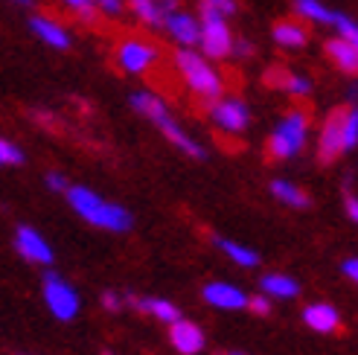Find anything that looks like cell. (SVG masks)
Returning a JSON list of instances; mask_svg holds the SVG:
<instances>
[{
	"label": "cell",
	"instance_id": "cell-1",
	"mask_svg": "<svg viewBox=\"0 0 358 355\" xmlns=\"http://www.w3.org/2000/svg\"><path fill=\"white\" fill-rule=\"evenodd\" d=\"M67 201L85 222H91L94 227L114 230V233H125V230L134 224L129 210L120 207V204L105 201L102 195H96L94 189H87V187H67Z\"/></svg>",
	"mask_w": 358,
	"mask_h": 355
},
{
	"label": "cell",
	"instance_id": "cell-2",
	"mask_svg": "<svg viewBox=\"0 0 358 355\" xmlns=\"http://www.w3.org/2000/svg\"><path fill=\"white\" fill-rule=\"evenodd\" d=\"M131 108L137 114H143L149 122H155V126L164 131V137L169 140V143H175L184 154L199 157V161L204 157V149L199 146V140H192L181 126H178V119L172 117V111L166 108V102L160 96H155L149 91H137V94H131Z\"/></svg>",
	"mask_w": 358,
	"mask_h": 355
},
{
	"label": "cell",
	"instance_id": "cell-3",
	"mask_svg": "<svg viewBox=\"0 0 358 355\" xmlns=\"http://www.w3.org/2000/svg\"><path fill=\"white\" fill-rule=\"evenodd\" d=\"M175 67H178V73H181V79L187 82V87L195 94V96H201V99H213L216 102L224 91V79L216 67H213L210 59H204L199 50H178L175 52Z\"/></svg>",
	"mask_w": 358,
	"mask_h": 355
},
{
	"label": "cell",
	"instance_id": "cell-4",
	"mask_svg": "<svg viewBox=\"0 0 358 355\" xmlns=\"http://www.w3.org/2000/svg\"><path fill=\"white\" fill-rule=\"evenodd\" d=\"M306 137H309V119L303 111H289L280 122L277 129L268 137V149H271L274 157L280 161H289V157L300 154V149L306 146Z\"/></svg>",
	"mask_w": 358,
	"mask_h": 355
},
{
	"label": "cell",
	"instance_id": "cell-5",
	"mask_svg": "<svg viewBox=\"0 0 358 355\" xmlns=\"http://www.w3.org/2000/svg\"><path fill=\"white\" fill-rule=\"evenodd\" d=\"M44 303L50 306V312L59 317V321H73L79 314V294L70 282L59 274L47 271L44 274Z\"/></svg>",
	"mask_w": 358,
	"mask_h": 355
},
{
	"label": "cell",
	"instance_id": "cell-6",
	"mask_svg": "<svg viewBox=\"0 0 358 355\" xmlns=\"http://www.w3.org/2000/svg\"><path fill=\"white\" fill-rule=\"evenodd\" d=\"M199 47L204 59H227L234 47V32L222 17H199Z\"/></svg>",
	"mask_w": 358,
	"mask_h": 355
},
{
	"label": "cell",
	"instance_id": "cell-7",
	"mask_svg": "<svg viewBox=\"0 0 358 355\" xmlns=\"http://www.w3.org/2000/svg\"><path fill=\"white\" fill-rule=\"evenodd\" d=\"M210 119L227 134H242L250 126V108L239 96H219L210 105Z\"/></svg>",
	"mask_w": 358,
	"mask_h": 355
},
{
	"label": "cell",
	"instance_id": "cell-8",
	"mask_svg": "<svg viewBox=\"0 0 358 355\" xmlns=\"http://www.w3.org/2000/svg\"><path fill=\"white\" fill-rule=\"evenodd\" d=\"M155 61H157V47L143 41V38H129L117 50V64L125 70V73L140 76V73H146Z\"/></svg>",
	"mask_w": 358,
	"mask_h": 355
},
{
	"label": "cell",
	"instance_id": "cell-9",
	"mask_svg": "<svg viewBox=\"0 0 358 355\" xmlns=\"http://www.w3.org/2000/svg\"><path fill=\"white\" fill-rule=\"evenodd\" d=\"M344 114L347 111H335L329 114V119L324 122V129H320V137H317V157L324 164H332L338 161L347 146H344Z\"/></svg>",
	"mask_w": 358,
	"mask_h": 355
},
{
	"label": "cell",
	"instance_id": "cell-10",
	"mask_svg": "<svg viewBox=\"0 0 358 355\" xmlns=\"http://www.w3.org/2000/svg\"><path fill=\"white\" fill-rule=\"evenodd\" d=\"M164 27L169 32V38L178 41L184 50H192L195 44H199V17L189 15V12H181V9H175L164 17Z\"/></svg>",
	"mask_w": 358,
	"mask_h": 355
},
{
	"label": "cell",
	"instance_id": "cell-11",
	"mask_svg": "<svg viewBox=\"0 0 358 355\" xmlns=\"http://www.w3.org/2000/svg\"><path fill=\"white\" fill-rule=\"evenodd\" d=\"M15 245H17V254H21L27 262H35V265L52 262V247L47 245V239L35 227H17Z\"/></svg>",
	"mask_w": 358,
	"mask_h": 355
},
{
	"label": "cell",
	"instance_id": "cell-12",
	"mask_svg": "<svg viewBox=\"0 0 358 355\" xmlns=\"http://www.w3.org/2000/svg\"><path fill=\"white\" fill-rule=\"evenodd\" d=\"M169 341L172 347L181 352V355H199L204 349V332L201 326H195L192 321H184V317H178L175 324H169Z\"/></svg>",
	"mask_w": 358,
	"mask_h": 355
},
{
	"label": "cell",
	"instance_id": "cell-13",
	"mask_svg": "<svg viewBox=\"0 0 358 355\" xmlns=\"http://www.w3.org/2000/svg\"><path fill=\"white\" fill-rule=\"evenodd\" d=\"M204 300L210 306L224 309V312H239L248 306V294L239 286H230V282H207Z\"/></svg>",
	"mask_w": 358,
	"mask_h": 355
},
{
	"label": "cell",
	"instance_id": "cell-14",
	"mask_svg": "<svg viewBox=\"0 0 358 355\" xmlns=\"http://www.w3.org/2000/svg\"><path fill=\"white\" fill-rule=\"evenodd\" d=\"M134 17L146 27H160L169 12L178 9V0H125Z\"/></svg>",
	"mask_w": 358,
	"mask_h": 355
},
{
	"label": "cell",
	"instance_id": "cell-15",
	"mask_svg": "<svg viewBox=\"0 0 358 355\" xmlns=\"http://www.w3.org/2000/svg\"><path fill=\"white\" fill-rule=\"evenodd\" d=\"M29 29L38 35L47 47H52V50H67L70 47V32L59 21L47 17V15H32L29 17Z\"/></svg>",
	"mask_w": 358,
	"mask_h": 355
},
{
	"label": "cell",
	"instance_id": "cell-16",
	"mask_svg": "<svg viewBox=\"0 0 358 355\" xmlns=\"http://www.w3.org/2000/svg\"><path fill=\"white\" fill-rule=\"evenodd\" d=\"M303 324L320 335H329L341 326V314H338V309L329 303H312V306L303 309Z\"/></svg>",
	"mask_w": 358,
	"mask_h": 355
},
{
	"label": "cell",
	"instance_id": "cell-17",
	"mask_svg": "<svg viewBox=\"0 0 358 355\" xmlns=\"http://www.w3.org/2000/svg\"><path fill=\"white\" fill-rule=\"evenodd\" d=\"M327 56L335 61V67H341L344 73H355L358 70V44L344 41V38H329L327 41Z\"/></svg>",
	"mask_w": 358,
	"mask_h": 355
},
{
	"label": "cell",
	"instance_id": "cell-18",
	"mask_svg": "<svg viewBox=\"0 0 358 355\" xmlns=\"http://www.w3.org/2000/svg\"><path fill=\"white\" fill-rule=\"evenodd\" d=\"M129 303L134 309H140V312L157 317V321H164V324H175L178 317H181V312H178L175 303H169V300H160V297H129Z\"/></svg>",
	"mask_w": 358,
	"mask_h": 355
},
{
	"label": "cell",
	"instance_id": "cell-19",
	"mask_svg": "<svg viewBox=\"0 0 358 355\" xmlns=\"http://www.w3.org/2000/svg\"><path fill=\"white\" fill-rule=\"evenodd\" d=\"M271 35H274V41L280 47H285V50H300V47H306V41H309V29L303 27L300 21H280L271 29Z\"/></svg>",
	"mask_w": 358,
	"mask_h": 355
},
{
	"label": "cell",
	"instance_id": "cell-20",
	"mask_svg": "<svg viewBox=\"0 0 358 355\" xmlns=\"http://www.w3.org/2000/svg\"><path fill=\"white\" fill-rule=\"evenodd\" d=\"M259 286H262L265 294L280 297V300H292V297H297V291H300L297 280L289 277V274H265Z\"/></svg>",
	"mask_w": 358,
	"mask_h": 355
},
{
	"label": "cell",
	"instance_id": "cell-21",
	"mask_svg": "<svg viewBox=\"0 0 358 355\" xmlns=\"http://www.w3.org/2000/svg\"><path fill=\"white\" fill-rule=\"evenodd\" d=\"M294 9L303 21H312V24H332L335 21V9L320 3V0H294Z\"/></svg>",
	"mask_w": 358,
	"mask_h": 355
},
{
	"label": "cell",
	"instance_id": "cell-22",
	"mask_svg": "<svg viewBox=\"0 0 358 355\" xmlns=\"http://www.w3.org/2000/svg\"><path fill=\"white\" fill-rule=\"evenodd\" d=\"M271 192L277 195L282 204H289V207H300V210H303V207H309V204H312L306 192H303L300 187H294L292 181H282V178L271 184Z\"/></svg>",
	"mask_w": 358,
	"mask_h": 355
},
{
	"label": "cell",
	"instance_id": "cell-23",
	"mask_svg": "<svg viewBox=\"0 0 358 355\" xmlns=\"http://www.w3.org/2000/svg\"><path fill=\"white\" fill-rule=\"evenodd\" d=\"M216 245L222 247V251L234 259L236 265H242V268H254V265L259 262V254L257 251H250V247L239 245V242H230V239H216Z\"/></svg>",
	"mask_w": 358,
	"mask_h": 355
},
{
	"label": "cell",
	"instance_id": "cell-24",
	"mask_svg": "<svg viewBox=\"0 0 358 355\" xmlns=\"http://www.w3.org/2000/svg\"><path fill=\"white\" fill-rule=\"evenodd\" d=\"M201 17H222V21H227V17H234L239 12V3L236 0H201Z\"/></svg>",
	"mask_w": 358,
	"mask_h": 355
},
{
	"label": "cell",
	"instance_id": "cell-25",
	"mask_svg": "<svg viewBox=\"0 0 358 355\" xmlns=\"http://www.w3.org/2000/svg\"><path fill=\"white\" fill-rule=\"evenodd\" d=\"M277 82L282 85V91H285V94H292V96H309V94H312V82H309V76H300V73H280Z\"/></svg>",
	"mask_w": 358,
	"mask_h": 355
},
{
	"label": "cell",
	"instance_id": "cell-26",
	"mask_svg": "<svg viewBox=\"0 0 358 355\" xmlns=\"http://www.w3.org/2000/svg\"><path fill=\"white\" fill-rule=\"evenodd\" d=\"M332 27L338 29V38H344V41L358 44V24L352 21L350 15H344V12H335V21H332Z\"/></svg>",
	"mask_w": 358,
	"mask_h": 355
},
{
	"label": "cell",
	"instance_id": "cell-27",
	"mask_svg": "<svg viewBox=\"0 0 358 355\" xmlns=\"http://www.w3.org/2000/svg\"><path fill=\"white\" fill-rule=\"evenodd\" d=\"M21 164H24V152L12 140L0 137V166H21Z\"/></svg>",
	"mask_w": 358,
	"mask_h": 355
},
{
	"label": "cell",
	"instance_id": "cell-28",
	"mask_svg": "<svg viewBox=\"0 0 358 355\" xmlns=\"http://www.w3.org/2000/svg\"><path fill=\"white\" fill-rule=\"evenodd\" d=\"M355 143H358V111L350 108L344 114V146H347V152H352Z\"/></svg>",
	"mask_w": 358,
	"mask_h": 355
},
{
	"label": "cell",
	"instance_id": "cell-29",
	"mask_svg": "<svg viewBox=\"0 0 358 355\" xmlns=\"http://www.w3.org/2000/svg\"><path fill=\"white\" fill-rule=\"evenodd\" d=\"M62 3H64L70 12H76L85 24H91L94 17H96V9H94L91 0H62Z\"/></svg>",
	"mask_w": 358,
	"mask_h": 355
},
{
	"label": "cell",
	"instance_id": "cell-30",
	"mask_svg": "<svg viewBox=\"0 0 358 355\" xmlns=\"http://www.w3.org/2000/svg\"><path fill=\"white\" fill-rule=\"evenodd\" d=\"M94 3V9H99L102 15H120L122 9H125V0H91Z\"/></svg>",
	"mask_w": 358,
	"mask_h": 355
},
{
	"label": "cell",
	"instance_id": "cell-31",
	"mask_svg": "<svg viewBox=\"0 0 358 355\" xmlns=\"http://www.w3.org/2000/svg\"><path fill=\"white\" fill-rule=\"evenodd\" d=\"M248 306L254 309L257 314H268L271 312V303H268V297L265 294H257V297H248Z\"/></svg>",
	"mask_w": 358,
	"mask_h": 355
},
{
	"label": "cell",
	"instance_id": "cell-32",
	"mask_svg": "<svg viewBox=\"0 0 358 355\" xmlns=\"http://www.w3.org/2000/svg\"><path fill=\"white\" fill-rule=\"evenodd\" d=\"M47 187L56 189V192H67L70 184H67V178H64L62 172H50V175H47Z\"/></svg>",
	"mask_w": 358,
	"mask_h": 355
},
{
	"label": "cell",
	"instance_id": "cell-33",
	"mask_svg": "<svg viewBox=\"0 0 358 355\" xmlns=\"http://www.w3.org/2000/svg\"><path fill=\"white\" fill-rule=\"evenodd\" d=\"M102 306L108 309V312H117V309L122 306V297H120L117 291H105V294H102Z\"/></svg>",
	"mask_w": 358,
	"mask_h": 355
},
{
	"label": "cell",
	"instance_id": "cell-34",
	"mask_svg": "<svg viewBox=\"0 0 358 355\" xmlns=\"http://www.w3.org/2000/svg\"><path fill=\"white\" fill-rule=\"evenodd\" d=\"M230 52H234V56H239V59H248L250 52H254V47H250L245 38H239V41H234V47H230Z\"/></svg>",
	"mask_w": 358,
	"mask_h": 355
},
{
	"label": "cell",
	"instance_id": "cell-35",
	"mask_svg": "<svg viewBox=\"0 0 358 355\" xmlns=\"http://www.w3.org/2000/svg\"><path fill=\"white\" fill-rule=\"evenodd\" d=\"M344 274H347L350 280H358V262H355V259H347V262H344Z\"/></svg>",
	"mask_w": 358,
	"mask_h": 355
},
{
	"label": "cell",
	"instance_id": "cell-36",
	"mask_svg": "<svg viewBox=\"0 0 358 355\" xmlns=\"http://www.w3.org/2000/svg\"><path fill=\"white\" fill-rule=\"evenodd\" d=\"M347 212H350V222H358V204H355V198L347 201Z\"/></svg>",
	"mask_w": 358,
	"mask_h": 355
},
{
	"label": "cell",
	"instance_id": "cell-37",
	"mask_svg": "<svg viewBox=\"0 0 358 355\" xmlns=\"http://www.w3.org/2000/svg\"><path fill=\"white\" fill-rule=\"evenodd\" d=\"M15 3H24V6H29V3H32V0H15Z\"/></svg>",
	"mask_w": 358,
	"mask_h": 355
},
{
	"label": "cell",
	"instance_id": "cell-38",
	"mask_svg": "<svg viewBox=\"0 0 358 355\" xmlns=\"http://www.w3.org/2000/svg\"><path fill=\"white\" fill-rule=\"evenodd\" d=\"M105 355H114V352H105Z\"/></svg>",
	"mask_w": 358,
	"mask_h": 355
},
{
	"label": "cell",
	"instance_id": "cell-39",
	"mask_svg": "<svg viewBox=\"0 0 358 355\" xmlns=\"http://www.w3.org/2000/svg\"><path fill=\"white\" fill-rule=\"evenodd\" d=\"M234 355H242V352H234Z\"/></svg>",
	"mask_w": 358,
	"mask_h": 355
}]
</instances>
